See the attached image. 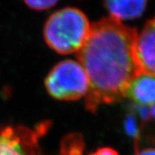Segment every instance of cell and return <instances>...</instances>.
<instances>
[{
	"label": "cell",
	"instance_id": "6da1fadb",
	"mask_svg": "<svg viewBox=\"0 0 155 155\" xmlns=\"http://www.w3.org/2000/svg\"><path fill=\"white\" fill-rule=\"evenodd\" d=\"M137 30L112 17L91 25L87 40L78 51V62L88 78L85 109L94 113L101 105L125 97L130 83L141 73L137 55Z\"/></svg>",
	"mask_w": 155,
	"mask_h": 155
},
{
	"label": "cell",
	"instance_id": "7a4b0ae2",
	"mask_svg": "<svg viewBox=\"0 0 155 155\" xmlns=\"http://www.w3.org/2000/svg\"><path fill=\"white\" fill-rule=\"evenodd\" d=\"M91 24L84 12L67 7L52 14L46 22L43 35L46 43L60 54L78 52L87 40Z\"/></svg>",
	"mask_w": 155,
	"mask_h": 155
},
{
	"label": "cell",
	"instance_id": "3957f363",
	"mask_svg": "<svg viewBox=\"0 0 155 155\" xmlns=\"http://www.w3.org/2000/svg\"><path fill=\"white\" fill-rule=\"evenodd\" d=\"M88 85V78L84 68L78 61L72 60L58 63L45 79L48 94L63 101H75L85 97Z\"/></svg>",
	"mask_w": 155,
	"mask_h": 155
},
{
	"label": "cell",
	"instance_id": "277c9868",
	"mask_svg": "<svg viewBox=\"0 0 155 155\" xmlns=\"http://www.w3.org/2000/svg\"><path fill=\"white\" fill-rule=\"evenodd\" d=\"M50 127L49 121H43L32 127L0 126V155H43L40 140Z\"/></svg>",
	"mask_w": 155,
	"mask_h": 155
},
{
	"label": "cell",
	"instance_id": "5b68a950",
	"mask_svg": "<svg viewBox=\"0 0 155 155\" xmlns=\"http://www.w3.org/2000/svg\"><path fill=\"white\" fill-rule=\"evenodd\" d=\"M136 55L142 72L155 76V17L137 34Z\"/></svg>",
	"mask_w": 155,
	"mask_h": 155
},
{
	"label": "cell",
	"instance_id": "8992f818",
	"mask_svg": "<svg viewBox=\"0 0 155 155\" xmlns=\"http://www.w3.org/2000/svg\"><path fill=\"white\" fill-rule=\"evenodd\" d=\"M125 97L139 105L155 108V76L140 73L130 83Z\"/></svg>",
	"mask_w": 155,
	"mask_h": 155
},
{
	"label": "cell",
	"instance_id": "52a82bcc",
	"mask_svg": "<svg viewBox=\"0 0 155 155\" xmlns=\"http://www.w3.org/2000/svg\"><path fill=\"white\" fill-rule=\"evenodd\" d=\"M147 0H104L110 17L118 21L133 20L144 12Z\"/></svg>",
	"mask_w": 155,
	"mask_h": 155
},
{
	"label": "cell",
	"instance_id": "ba28073f",
	"mask_svg": "<svg viewBox=\"0 0 155 155\" xmlns=\"http://www.w3.org/2000/svg\"><path fill=\"white\" fill-rule=\"evenodd\" d=\"M83 138L78 134H70L63 139L60 155H83Z\"/></svg>",
	"mask_w": 155,
	"mask_h": 155
},
{
	"label": "cell",
	"instance_id": "9c48e42d",
	"mask_svg": "<svg viewBox=\"0 0 155 155\" xmlns=\"http://www.w3.org/2000/svg\"><path fill=\"white\" fill-rule=\"evenodd\" d=\"M25 4L34 10L43 11L55 5L58 0H23Z\"/></svg>",
	"mask_w": 155,
	"mask_h": 155
},
{
	"label": "cell",
	"instance_id": "30bf717a",
	"mask_svg": "<svg viewBox=\"0 0 155 155\" xmlns=\"http://www.w3.org/2000/svg\"><path fill=\"white\" fill-rule=\"evenodd\" d=\"M90 155H119V153L111 147H101Z\"/></svg>",
	"mask_w": 155,
	"mask_h": 155
},
{
	"label": "cell",
	"instance_id": "8fae6325",
	"mask_svg": "<svg viewBox=\"0 0 155 155\" xmlns=\"http://www.w3.org/2000/svg\"><path fill=\"white\" fill-rule=\"evenodd\" d=\"M134 155H155V147H147L142 149H138Z\"/></svg>",
	"mask_w": 155,
	"mask_h": 155
}]
</instances>
